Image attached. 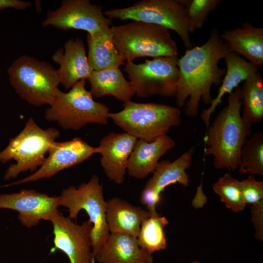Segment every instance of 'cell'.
Wrapping results in <instances>:
<instances>
[{"label":"cell","mask_w":263,"mask_h":263,"mask_svg":"<svg viewBox=\"0 0 263 263\" xmlns=\"http://www.w3.org/2000/svg\"><path fill=\"white\" fill-rule=\"evenodd\" d=\"M175 145L174 140L167 134L151 142L137 140L128 160L127 172L135 179L146 178L155 170L160 158Z\"/></svg>","instance_id":"d6986e66"},{"label":"cell","mask_w":263,"mask_h":263,"mask_svg":"<svg viewBox=\"0 0 263 263\" xmlns=\"http://www.w3.org/2000/svg\"><path fill=\"white\" fill-rule=\"evenodd\" d=\"M113 44L127 62L138 57L178 56V49L169 30L137 20L111 27Z\"/></svg>","instance_id":"3957f363"},{"label":"cell","mask_w":263,"mask_h":263,"mask_svg":"<svg viewBox=\"0 0 263 263\" xmlns=\"http://www.w3.org/2000/svg\"><path fill=\"white\" fill-rule=\"evenodd\" d=\"M252 222L256 239L263 241V200L250 207Z\"/></svg>","instance_id":"4dcf8cb0"},{"label":"cell","mask_w":263,"mask_h":263,"mask_svg":"<svg viewBox=\"0 0 263 263\" xmlns=\"http://www.w3.org/2000/svg\"><path fill=\"white\" fill-rule=\"evenodd\" d=\"M93 97L111 95L124 102L135 95L133 89L124 77L119 68L93 71L88 78Z\"/></svg>","instance_id":"cb8c5ba5"},{"label":"cell","mask_w":263,"mask_h":263,"mask_svg":"<svg viewBox=\"0 0 263 263\" xmlns=\"http://www.w3.org/2000/svg\"><path fill=\"white\" fill-rule=\"evenodd\" d=\"M239 172L263 175V133H254L244 142L240 152Z\"/></svg>","instance_id":"4316f807"},{"label":"cell","mask_w":263,"mask_h":263,"mask_svg":"<svg viewBox=\"0 0 263 263\" xmlns=\"http://www.w3.org/2000/svg\"><path fill=\"white\" fill-rule=\"evenodd\" d=\"M87 42L88 61L93 71L119 68L125 64L113 44L111 27L88 34Z\"/></svg>","instance_id":"603a6c76"},{"label":"cell","mask_w":263,"mask_h":263,"mask_svg":"<svg viewBox=\"0 0 263 263\" xmlns=\"http://www.w3.org/2000/svg\"><path fill=\"white\" fill-rule=\"evenodd\" d=\"M190 263H201L197 261H194Z\"/></svg>","instance_id":"d6a6232c"},{"label":"cell","mask_w":263,"mask_h":263,"mask_svg":"<svg viewBox=\"0 0 263 263\" xmlns=\"http://www.w3.org/2000/svg\"><path fill=\"white\" fill-rule=\"evenodd\" d=\"M240 183L246 204L252 205L263 200V182L256 180L254 175L250 174L246 179L240 181Z\"/></svg>","instance_id":"f546056e"},{"label":"cell","mask_w":263,"mask_h":263,"mask_svg":"<svg viewBox=\"0 0 263 263\" xmlns=\"http://www.w3.org/2000/svg\"><path fill=\"white\" fill-rule=\"evenodd\" d=\"M225 74L222 80L216 96L212 99L210 106L204 109L201 114V118L206 127V130L210 124L211 114L217 107L221 104L222 100L226 94H230L242 81L258 71V68L234 52L229 53L225 57Z\"/></svg>","instance_id":"44dd1931"},{"label":"cell","mask_w":263,"mask_h":263,"mask_svg":"<svg viewBox=\"0 0 263 263\" xmlns=\"http://www.w3.org/2000/svg\"><path fill=\"white\" fill-rule=\"evenodd\" d=\"M169 222L165 216L160 215L156 211L151 212L140 226L137 237L140 247L151 254L165 249L167 243L164 228Z\"/></svg>","instance_id":"484cf974"},{"label":"cell","mask_w":263,"mask_h":263,"mask_svg":"<svg viewBox=\"0 0 263 263\" xmlns=\"http://www.w3.org/2000/svg\"><path fill=\"white\" fill-rule=\"evenodd\" d=\"M107 18L137 20L156 24L174 31L187 49L192 47L184 7L177 0H143L130 6L104 12Z\"/></svg>","instance_id":"9c48e42d"},{"label":"cell","mask_w":263,"mask_h":263,"mask_svg":"<svg viewBox=\"0 0 263 263\" xmlns=\"http://www.w3.org/2000/svg\"><path fill=\"white\" fill-rule=\"evenodd\" d=\"M51 222L54 236L52 252L61 250L70 263H95L91 238L93 224L89 219L79 225L60 212Z\"/></svg>","instance_id":"7c38bea8"},{"label":"cell","mask_w":263,"mask_h":263,"mask_svg":"<svg viewBox=\"0 0 263 263\" xmlns=\"http://www.w3.org/2000/svg\"><path fill=\"white\" fill-rule=\"evenodd\" d=\"M240 100L246 122L251 125L263 120V78L259 71L244 81Z\"/></svg>","instance_id":"d4e9b609"},{"label":"cell","mask_w":263,"mask_h":263,"mask_svg":"<svg viewBox=\"0 0 263 263\" xmlns=\"http://www.w3.org/2000/svg\"><path fill=\"white\" fill-rule=\"evenodd\" d=\"M137 140L125 132H111L95 147L96 153L101 155L100 164L110 180L118 185L124 183L128 160Z\"/></svg>","instance_id":"2e32d148"},{"label":"cell","mask_w":263,"mask_h":263,"mask_svg":"<svg viewBox=\"0 0 263 263\" xmlns=\"http://www.w3.org/2000/svg\"><path fill=\"white\" fill-rule=\"evenodd\" d=\"M240 181L228 173L220 177L213 184L214 192L226 207L234 212L243 210L246 206L240 187Z\"/></svg>","instance_id":"83f0119b"},{"label":"cell","mask_w":263,"mask_h":263,"mask_svg":"<svg viewBox=\"0 0 263 263\" xmlns=\"http://www.w3.org/2000/svg\"><path fill=\"white\" fill-rule=\"evenodd\" d=\"M98 263H153L152 254L140 247L137 237L110 233L95 256Z\"/></svg>","instance_id":"ac0fdd59"},{"label":"cell","mask_w":263,"mask_h":263,"mask_svg":"<svg viewBox=\"0 0 263 263\" xmlns=\"http://www.w3.org/2000/svg\"><path fill=\"white\" fill-rule=\"evenodd\" d=\"M53 61L58 64L57 73L59 83L70 89L76 82L88 79L93 71L90 67L84 42L76 37L67 40L64 48H58L52 55Z\"/></svg>","instance_id":"e0dca14e"},{"label":"cell","mask_w":263,"mask_h":263,"mask_svg":"<svg viewBox=\"0 0 263 263\" xmlns=\"http://www.w3.org/2000/svg\"><path fill=\"white\" fill-rule=\"evenodd\" d=\"M106 201V220L110 233H124L137 237L141 224L151 212L118 197Z\"/></svg>","instance_id":"7402d4cb"},{"label":"cell","mask_w":263,"mask_h":263,"mask_svg":"<svg viewBox=\"0 0 263 263\" xmlns=\"http://www.w3.org/2000/svg\"><path fill=\"white\" fill-rule=\"evenodd\" d=\"M85 86V80L82 79L67 93L59 89L45 111V119L56 122L65 130H78L88 124H107L109 108L94 101Z\"/></svg>","instance_id":"5b68a950"},{"label":"cell","mask_w":263,"mask_h":263,"mask_svg":"<svg viewBox=\"0 0 263 263\" xmlns=\"http://www.w3.org/2000/svg\"><path fill=\"white\" fill-rule=\"evenodd\" d=\"M194 149L192 147L173 162H159L141 192L140 202L147 210L156 211V206L161 200V193L167 187L176 183L184 187L189 185V178L186 170L191 166Z\"/></svg>","instance_id":"5bb4252c"},{"label":"cell","mask_w":263,"mask_h":263,"mask_svg":"<svg viewBox=\"0 0 263 263\" xmlns=\"http://www.w3.org/2000/svg\"><path fill=\"white\" fill-rule=\"evenodd\" d=\"M229 53L218 29L214 28L205 43L187 49L184 55L178 58L179 74L175 97L179 108L184 105L189 97L184 110L187 116L197 115L200 100L206 104H210L213 99L211 86L221 84L225 74V68H219V62Z\"/></svg>","instance_id":"6da1fadb"},{"label":"cell","mask_w":263,"mask_h":263,"mask_svg":"<svg viewBox=\"0 0 263 263\" xmlns=\"http://www.w3.org/2000/svg\"><path fill=\"white\" fill-rule=\"evenodd\" d=\"M183 7L190 34L202 27L208 14L217 8L221 0H177Z\"/></svg>","instance_id":"f1b7e54d"},{"label":"cell","mask_w":263,"mask_h":263,"mask_svg":"<svg viewBox=\"0 0 263 263\" xmlns=\"http://www.w3.org/2000/svg\"><path fill=\"white\" fill-rule=\"evenodd\" d=\"M178 59V56H162L146 59L142 63H125L124 70L135 95L141 98L153 95L175 97L179 74Z\"/></svg>","instance_id":"30bf717a"},{"label":"cell","mask_w":263,"mask_h":263,"mask_svg":"<svg viewBox=\"0 0 263 263\" xmlns=\"http://www.w3.org/2000/svg\"><path fill=\"white\" fill-rule=\"evenodd\" d=\"M230 52L245 58L258 68L263 66V29L250 23L225 30L221 34Z\"/></svg>","instance_id":"ffe728a7"},{"label":"cell","mask_w":263,"mask_h":263,"mask_svg":"<svg viewBox=\"0 0 263 263\" xmlns=\"http://www.w3.org/2000/svg\"><path fill=\"white\" fill-rule=\"evenodd\" d=\"M58 196H50L33 189L0 194V208L18 212V218L28 228L38 225L40 220L51 221L60 212Z\"/></svg>","instance_id":"4fadbf2b"},{"label":"cell","mask_w":263,"mask_h":263,"mask_svg":"<svg viewBox=\"0 0 263 263\" xmlns=\"http://www.w3.org/2000/svg\"><path fill=\"white\" fill-rule=\"evenodd\" d=\"M59 135L56 129H43L30 118L22 130L11 138L7 147L0 152V163H4L12 159L16 162L7 169L4 179L15 178L20 173L28 170L36 171L44 162L45 155L51 146Z\"/></svg>","instance_id":"8992f818"},{"label":"cell","mask_w":263,"mask_h":263,"mask_svg":"<svg viewBox=\"0 0 263 263\" xmlns=\"http://www.w3.org/2000/svg\"><path fill=\"white\" fill-rule=\"evenodd\" d=\"M102 9L89 0H63L59 7L48 11L41 25L62 30H83L93 34L112 23V19L105 16Z\"/></svg>","instance_id":"8fae6325"},{"label":"cell","mask_w":263,"mask_h":263,"mask_svg":"<svg viewBox=\"0 0 263 263\" xmlns=\"http://www.w3.org/2000/svg\"><path fill=\"white\" fill-rule=\"evenodd\" d=\"M240 89L228 95V103L206 130L204 138V157L211 155L216 169L233 171L238 168L242 148L251 134V125L241 114Z\"/></svg>","instance_id":"7a4b0ae2"},{"label":"cell","mask_w":263,"mask_h":263,"mask_svg":"<svg viewBox=\"0 0 263 263\" xmlns=\"http://www.w3.org/2000/svg\"><path fill=\"white\" fill-rule=\"evenodd\" d=\"M10 83L28 104L38 107L53 102L60 84L57 70L49 63L23 55L8 69Z\"/></svg>","instance_id":"52a82bcc"},{"label":"cell","mask_w":263,"mask_h":263,"mask_svg":"<svg viewBox=\"0 0 263 263\" xmlns=\"http://www.w3.org/2000/svg\"><path fill=\"white\" fill-rule=\"evenodd\" d=\"M58 204L68 208V217L72 220H76L82 210L88 214L93 224L91 238L95 256L110 234L106 220L107 201L98 177L94 174L88 182L78 187L72 186L64 189L58 196Z\"/></svg>","instance_id":"ba28073f"},{"label":"cell","mask_w":263,"mask_h":263,"mask_svg":"<svg viewBox=\"0 0 263 263\" xmlns=\"http://www.w3.org/2000/svg\"><path fill=\"white\" fill-rule=\"evenodd\" d=\"M123 107L118 112L110 113L109 118L137 139L152 141L181 123V112L175 107L130 100L124 102Z\"/></svg>","instance_id":"277c9868"},{"label":"cell","mask_w":263,"mask_h":263,"mask_svg":"<svg viewBox=\"0 0 263 263\" xmlns=\"http://www.w3.org/2000/svg\"><path fill=\"white\" fill-rule=\"evenodd\" d=\"M48 152V156L36 171L13 185L49 178L64 169L82 163L96 153L95 147L77 137L66 141L54 142Z\"/></svg>","instance_id":"9a60e30c"},{"label":"cell","mask_w":263,"mask_h":263,"mask_svg":"<svg viewBox=\"0 0 263 263\" xmlns=\"http://www.w3.org/2000/svg\"><path fill=\"white\" fill-rule=\"evenodd\" d=\"M31 5L30 2L19 0H0V10L7 8H13L22 10L28 8Z\"/></svg>","instance_id":"1f68e13d"}]
</instances>
